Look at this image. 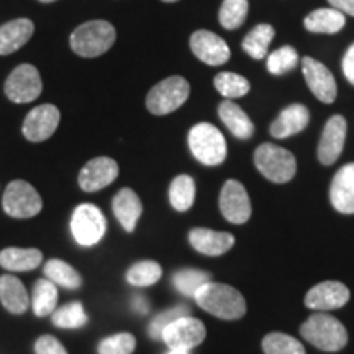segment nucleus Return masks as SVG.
Returning a JSON list of instances; mask_svg holds the SVG:
<instances>
[{"label": "nucleus", "mask_w": 354, "mask_h": 354, "mask_svg": "<svg viewBox=\"0 0 354 354\" xmlns=\"http://www.w3.org/2000/svg\"><path fill=\"white\" fill-rule=\"evenodd\" d=\"M197 305L221 320H238L246 313L245 297L234 287L207 282L194 295Z\"/></svg>", "instance_id": "obj_1"}, {"label": "nucleus", "mask_w": 354, "mask_h": 354, "mask_svg": "<svg viewBox=\"0 0 354 354\" xmlns=\"http://www.w3.org/2000/svg\"><path fill=\"white\" fill-rule=\"evenodd\" d=\"M117 32L105 20H92L79 25L71 35V48L77 56L97 57L105 55L113 46Z\"/></svg>", "instance_id": "obj_2"}, {"label": "nucleus", "mask_w": 354, "mask_h": 354, "mask_svg": "<svg viewBox=\"0 0 354 354\" xmlns=\"http://www.w3.org/2000/svg\"><path fill=\"white\" fill-rule=\"evenodd\" d=\"M300 333L308 343L322 351H339L348 343V331L343 323L326 313L310 315L308 320L300 326Z\"/></svg>", "instance_id": "obj_3"}, {"label": "nucleus", "mask_w": 354, "mask_h": 354, "mask_svg": "<svg viewBox=\"0 0 354 354\" xmlns=\"http://www.w3.org/2000/svg\"><path fill=\"white\" fill-rule=\"evenodd\" d=\"M189 148L205 166H218L227 158V141L223 133L212 123H197L189 131Z\"/></svg>", "instance_id": "obj_4"}, {"label": "nucleus", "mask_w": 354, "mask_h": 354, "mask_svg": "<svg viewBox=\"0 0 354 354\" xmlns=\"http://www.w3.org/2000/svg\"><path fill=\"white\" fill-rule=\"evenodd\" d=\"M254 165L266 179L276 184L289 183L297 171L294 154L272 143H264L256 149Z\"/></svg>", "instance_id": "obj_5"}, {"label": "nucleus", "mask_w": 354, "mask_h": 354, "mask_svg": "<svg viewBox=\"0 0 354 354\" xmlns=\"http://www.w3.org/2000/svg\"><path fill=\"white\" fill-rule=\"evenodd\" d=\"M190 86L184 77L171 76L165 81L156 84L148 97H146V107L153 115H167L183 107L189 99Z\"/></svg>", "instance_id": "obj_6"}, {"label": "nucleus", "mask_w": 354, "mask_h": 354, "mask_svg": "<svg viewBox=\"0 0 354 354\" xmlns=\"http://www.w3.org/2000/svg\"><path fill=\"white\" fill-rule=\"evenodd\" d=\"M107 220L92 203H82L74 210L71 218V232L81 246H94L104 238Z\"/></svg>", "instance_id": "obj_7"}, {"label": "nucleus", "mask_w": 354, "mask_h": 354, "mask_svg": "<svg viewBox=\"0 0 354 354\" xmlns=\"http://www.w3.org/2000/svg\"><path fill=\"white\" fill-rule=\"evenodd\" d=\"M3 210L13 218H32L43 209L37 189L25 180H13L7 185L2 198Z\"/></svg>", "instance_id": "obj_8"}, {"label": "nucleus", "mask_w": 354, "mask_h": 354, "mask_svg": "<svg viewBox=\"0 0 354 354\" xmlns=\"http://www.w3.org/2000/svg\"><path fill=\"white\" fill-rule=\"evenodd\" d=\"M43 84L33 64H20L6 81V95L15 104H28L41 95Z\"/></svg>", "instance_id": "obj_9"}, {"label": "nucleus", "mask_w": 354, "mask_h": 354, "mask_svg": "<svg viewBox=\"0 0 354 354\" xmlns=\"http://www.w3.org/2000/svg\"><path fill=\"white\" fill-rule=\"evenodd\" d=\"M205 325L197 318L187 315L166 326L161 339L169 349H187L190 351L205 339Z\"/></svg>", "instance_id": "obj_10"}, {"label": "nucleus", "mask_w": 354, "mask_h": 354, "mask_svg": "<svg viewBox=\"0 0 354 354\" xmlns=\"http://www.w3.org/2000/svg\"><path fill=\"white\" fill-rule=\"evenodd\" d=\"M220 212L230 223L243 225L251 216V201L245 185L230 179L220 192Z\"/></svg>", "instance_id": "obj_11"}, {"label": "nucleus", "mask_w": 354, "mask_h": 354, "mask_svg": "<svg viewBox=\"0 0 354 354\" xmlns=\"http://www.w3.org/2000/svg\"><path fill=\"white\" fill-rule=\"evenodd\" d=\"M61 113L59 109L51 104L35 107L26 115L24 122V135L32 143H41V141L51 138L55 135L57 125H59Z\"/></svg>", "instance_id": "obj_12"}, {"label": "nucleus", "mask_w": 354, "mask_h": 354, "mask_svg": "<svg viewBox=\"0 0 354 354\" xmlns=\"http://www.w3.org/2000/svg\"><path fill=\"white\" fill-rule=\"evenodd\" d=\"M302 69L312 94L323 104H333L338 88H336V81L331 71L313 57H304Z\"/></svg>", "instance_id": "obj_13"}, {"label": "nucleus", "mask_w": 354, "mask_h": 354, "mask_svg": "<svg viewBox=\"0 0 354 354\" xmlns=\"http://www.w3.org/2000/svg\"><path fill=\"white\" fill-rule=\"evenodd\" d=\"M118 177V165L112 158L99 156L91 159L79 172V185L86 192H97L107 187Z\"/></svg>", "instance_id": "obj_14"}, {"label": "nucleus", "mask_w": 354, "mask_h": 354, "mask_svg": "<svg viewBox=\"0 0 354 354\" xmlns=\"http://www.w3.org/2000/svg\"><path fill=\"white\" fill-rule=\"evenodd\" d=\"M190 50L202 63L209 66H221L230 59V48L223 38L209 32L198 30L190 37Z\"/></svg>", "instance_id": "obj_15"}, {"label": "nucleus", "mask_w": 354, "mask_h": 354, "mask_svg": "<svg viewBox=\"0 0 354 354\" xmlns=\"http://www.w3.org/2000/svg\"><path fill=\"white\" fill-rule=\"evenodd\" d=\"M344 140H346V120L342 115H333L326 122L318 143V159L322 165L331 166L336 162V159L343 153Z\"/></svg>", "instance_id": "obj_16"}, {"label": "nucleus", "mask_w": 354, "mask_h": 354, "mask_svg": "<svg viewBox=\"0 0 354 354\" xmlns=\"http://www.w3.org/2000/svg\"><path fill=\"white\" fill-rule=\"evenodd\" d=\"M349 300V289L342 282L326 281L313 286L305 295V305L318 312L342 308Z\"/></svg>", "instance_id": "obj_17"}, {"label": "nucleus", "mask_w": 354, "mask_h": 354, "mask_svg": "<svg viewBox=\"0 0 354 354\" xmlns=\"http://www.w3.org/2000/svg\"><path fill=\"white\" fill-rule=\"evenodd\" d=\"M330 201L339 214H354V162L343 166L335 174L330 187Z\"/></svg>", "instance_id": "obj_18"}, {"label": "nucleus", "mask_w": 354, "mask_h": 354, "mask_svg": "<svg viewBox=\"0 0 354 354\" xmlns=\"http://www.w3.org/2000/svg\"><path fill=\"white\" fill-rule=\"evenodd\" d=\"M189 241L196 251L207 256H220L234 245V236L227 232H214L209 228H194L189 233Z\"/></svg>", "instance_id": "obj_19"}, {"label": "nucleus", "mask_w": 354, "mask_h": 354, "mask_svg": "<svg viewBox=\"0 0 354 354\" xmlns=\"http://www.w3.org/2000/svg\"><path fill=\"white\" fill-rule=\"evenodd\" d=\"M310 122L308 109L302 104H294L282 110L272 122L271 135L277 140L289 138L292 135L304 131Z\"/></svg>", "instance_id": "obj_20"}, {"label": "nucleus", "mask_w": 354, "mask_h": 354, "mask_svg": "<svg viewBox=\"0 0 354 354\" xmlns=\"http://www.w3.org/2000/svg\"><path fill=\"white\" fill-rule=\"evenodd\" d=\"M35 25L28 19H17L0 26V56L12 55L30 41Z\"/></svg>", "instance_id": "obj_21"}, {"label": "nucleus", "mask_w": 354, "mask_h": 354, "mask_svg": "<svg viewBox=\"0 0 354 354\" xmlns=\"http://www.w3.org/2000/svg\"><path fill=\"white\" fill-rule=\"evenodd\" d=\"M113 214L117 220L120 221L123 230L131 233L136 228L141 214H143V203H141L140 197L136 196L135 190L131 189H122L117 196L113 197L112 202Z\"/></svg>", "instance_id": "obj_22"}, {"label": "nucleus", "mask_w": 354, "mask_h": 354, "mask_svg": "<svg viewBox=\"0 0 354 354\" xmlns=\"http://www.w3.org/2000/svg\"><path fill=\"white\" fill-rule=\"evenodd\" d=\"M220 120L225 123V127L232 131L233 136L240 140H250L254 133V125L250 120V117L245 113L240 105L234 104L233 100H225L218 107Z\"/></svg>", "instance_id": "obj_23"}, {"label": "nucleus", "mask_w": 354, "mask_h": 354, "mask_svg": "<svg viewBox=\"0 0 354 354\" xmlns=\"http://www.w3.org/2000/svg\"><path fill=\"white\" fill-rule=\"evenodd\" d=\"M41 261V251L35 248H6L0 253V266L12 272L32 271L38 268Z\"/></svg>", "instance_id": "obj_24"}, {"label": "nucleus", "mask_w": 354, "mask_h": 354, "mask_svg": "<svg viewBox=\"0 0 354 354\" xmlns=\"http://www.w3.org/2000/svg\"><path fill=\"white\" fill-rule=\"evenodd\" d=\"M0 300L10 313L21 315L28 308L30 300L25 286L15 276L0 277Z\"/></svg>", "instance_id": "obj_25"}, {"label": "nucleus", "mask_w": 354, "mask_h": 354, "mask_svg": "<svg viewBox=\"0 0 354 354\" xmlns=\"http://www.w3.org/2000/svg\"><path fill=\"white\" fill-rule=\"evenodd\" d=\"M305 28L312 33H338L343 30L346 24V17L344 13L336 10L333 7L328 8H317V10L310 12L304 20Z\"/></svg>", "instance_id": "obj_26"}, {"label": "nucleus", "mask_w": 354, "mask_h": 354, "mask_svg": "<svg viewBox=\"0 0 354 354\" xmlns=\"http://www.w3.org/2000/svg\"><path fill=\"white\" fill-rule=\"evenodd\" d=\"M276 37V30L269 24H259L256 25L246 38L243 39V50L250 55L253 59H263L268 56L269 44H271L272 38Z\"/></svg>", "instance_id": "obj_27"}, {"label": "nucleus", "mask_w": 354, "mask_h": 354, "mask_svg": "<svg viewBox=\"0 0 354 354\" xmlns=\"http://www.w3.org/2000/svg\"><path fill=\"white\" fill-rule=\"evenodd\" d=\"M43 272L53 284L63 286L66 289H79L82 284L81 274H79L73 266H69L68 263H64V261L61 259L48 261V263L44 264Z\"/></svg>", "instance_id": "obj_28"}, {"label": "nucleus", "mask_w": 354, "mask_h": 354, "mask_svg": "<svg viewBox=\"0 0 354 354\" xmlns=\"http://www.w3.org/2000/svg\"><path fill=\"white\" fill-rule=\"evenodd\" d=\"M196 201V183L187 174L177 176L171 183L169 202L177 212H187Z\"/></svg>", "instance_id": "obj_29"}, {"label": "nucleus", "mask_w": 354, "mask_h": 354, "mask_svg": "<svg viewBox=\"0 0 354 354\" xmlns=\"http://www.w3.org/2000/svg\"><path fill=\"white\" fill-rule=\"evenodd\" d=\"M57 304V289L50 279H39L33 289V312L37 317L53 315Z\"/></svg>", "instance_id": "obj_30"}, {"label": "nucleus", "mask_w": 354, "mask_h": 354, "mask_svg": "<svg viewBox=\"0 0 354 354\" xmlns=\"http://www.w3.org/2000/svg\"><path fill=\"white\" fill-rule=\"evenodd\" d=\"M215 88L220 95H223L227 100L240 99L250 92V81L246 77L234 73H220L215 76Z\"/></svg>", "instance_id": "obj_31"}, {"label": "nucleus", "mask_w": 354, "mask_h": 354, "mask_svg": "<svg viewBox=\"0 0 354 354\" xmlns=\"http://www.w3.org/2000/svg\"><path fill=\"white\" fill-rule=\"evenodd\" d=\"M207 282H210V274L201 269H180L172 276V284L176 289L189 297H194Z\"/></svg>", "instance_id": "obj_32"}, {"label": "nucleus", "mask_w": 354, "mask_h": 354, "mask_svg": "<svg viewBox=\"0 0 354 354\" xmlns=\"http://www.w3.org/2000/svg\"><path fill=\"white\" fill-rule=\"evenodd\" d=\"M162 276L161 266L154 261H140L133 264L127 272V281L135 287H148L156 284Z\"/></svg>", "instance_id": "obj_33"}, {"label": "nucleus", "mask_w": 354, "mask_h": 354, "mask_svg": "<svg viewBox=\"0 0 354 354\" xmlns=\"http://www.w3.org/2000/svg\"><path fill=\"white\" fill-rule=\"evenodd\" d=\"M53 323L59 328L76 330L87 323V313L81 302H71L64 307L55 310L53 313Z\"/></svg>", "instance_id": "obj_34"}, {"label": "nucleus", "mask_w": 354, "mask_h": 354, "mask_svg": "<svg viewBox=\"0 0 354 354\" xmlns=\"http://www.w3.org/2000/svg\"><path fill=\"white\" fill-rule=\"evenodd\" d=\"M250 3L248 0H223L220 8V24L227 30H236L245 24Z\"/></svg>", "instance_id": "obj_35"}, {"label": "nucleus", "mask_w": 354, "mask_h": 354, "mask_svg": "<svg viewBox=\"0 0 354 354\" xmlns=\"http://www.w3.org/2000/svg\"><path fill=\"white\" fill-rule=\"evenodd\" d=\"M263 351L266 354H305V348L289 335L269 333L263 339Z\"/></svg>", "instance_id": "obj_36"}, {"label": "nucleus", "mask_w": 354, "mask_h": 354, "mask_svg": "<svg viewBox=\"0 0 354 354\" xmlns=\"http://www.w3.org/2000/svg\"><path fill=\"white\" fill-rule=\"evenodd\" d=\"M299 64V55L292 46H282L268 56V71L274 76H282Z\"/></svg>", "instance_id": "obj_37"}, {"label": "nucleus", "mask_w": 354, "mask_h": 354, "mask_svg": "<svg viewBox=\"0 0 354 354\" xmlns=\"http://www.w3.org/2000/svg\"><path fill=\"white\" fill-rule=\"evenodd\" d=\"M136 348V339L131 333H117L102 339L99 354H131Z\"/></svg>", "instance_id": "obj_38"}, {"label": "nucleus", "mask_w": 354, "mask_h": 354, "mask_svg": "<svg viewBox=\"0 0 354 354\" xmlns=\"http://www.w3.org/2000/svg\"><path fill=\"white\" fill-rule=\"evenodd\" d=\"M189 315V307L185 305H177V307L167 308L162 313L154 318V320L149 323V336L153 339H161L162 331L166 330V326H169L172 322L179 320V318Z\"/></svg>", "instance_id": "obj_39"}, {"label": "nucleus", "mask_w": 354, "mask_h": 354, "mask_svg": "<svg viewBox=\"0 0 354 354\" xmlns=\"http://www.w3.org/2000/svg\"><path fill=\"white\" fill-rule=\"evenodd\" d=\"M35 353L37 354H68L66 348L61 344L55 336L44 335L35 343Z\"/></svg>", "instance_id": "obj_40"}, {"label": "nucleus", "mask_w": 354, "mask_h": 354, "mask_svg": "<svg viewBox=\"0 0 354 354\" xmlns=\"http://www.w3.org/2000/svg\"><path fill=\"white\" fill-rule=\"evenodd\" d=\"M343 73L344 77L354 86V43L348 48L346 55L343 57Z\"/></svg>", "instance_id": "obj_41"}, {"label": "nucleus", "mask_w": 354, "mask_h": 354, "mask_svg": "<svg viewBox=\"0 0 354 354\" xmlns=\"http://www.w3.org/2000/svg\"><path fill=\"white\" fill-rule=\"evenodd\" d=\"M330 6L344 15L354 17V0H328Z\"/></svg>", "instance_id": "obj_42"}, {"label": "nucleus", "mask_w": 354, "mask_h": 354, "mask_svg": "<svg viewBox=\"0 0 354 354\" xmlns=\"http://www.w3.org/2000/svg\"><path fill=\"white\" fill-rule=\"evenodd\" d=\"M133 310H135V312H138L140 315L148 313V310H149L148 300H146L143 295H135V297H133Z\"/></svg>", "instance_id": "obj_43"}, {"label": "nucleus", "mask_w": 354, "mask_h": 354, "mask_svg": "<svg viewBox=\"0 0 354 354\" xmlns=\"http://www.w3.org/2000/svg\"><path fill=\"white\" fill-rule=\"evenodd\" d=\"M167 354H189L187 349H169Z\"/></svg>", "instance_id": "obj_44"}, {"label": "nucleus", "mask_w": 354, "mask_h": 354, "mask_svg": "<svg viewBox=\"0 0 354 354\" xmlns=\"http://www.w3.org/2000/svg\"><path fill=\"white\" fill-rule=\"evenodd\" d=\"M39 2H43V3H51V2H56V0H39Z\"/></svg>", "instance_id": "obj_45"}, {"label": "nucleus", "mask_w": 354, "mask_h": 354, "mask_svg": "<svg viewBox=\"0 0 354 354\" xmlns=\"http://www.w3.org/2000/svg\"><path fill=\"white\" fill-rule=\"evenodd\" d=\"M162 2H167V3H171V2H177V0H162Z\"/></svg>", "instance_id": "obj_46"}]
</instances>
